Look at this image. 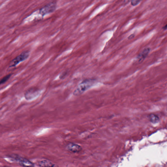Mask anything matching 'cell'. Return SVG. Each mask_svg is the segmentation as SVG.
Wrapping results in <instances>:
<instances>
[{
	"label": "cell",
	"instance_id": "1",
	"mask_svg": "<svg viewBox=\"0 0 167 167\" xmlns=\"http://www.w3.org/2000/svg\"><path fill=\"white\" fill-rule=\"evenodd\" d=\"M96 83L95 79H88L83 80L81 83H80L78 85L76 89L74 91L73 94L75 96H78L83 94L87 89H89L91 87L93 86Z\"/></svg>",
	"mask_w": 167,
	"mask_h": 167
},
{
	"label": "cell",
	"instance_id": "2",
	"mask_svg": "<svg viewBox=\"0 0 167 167\" xmlns=\"http://www.w3.org/2000/svg\"><path fill=\"white\" fill-rule=\"evenodd\" d=\"M10 159L17 163L19 165L23 167H34V164L25 158L16 155H8Z\"/></svg>",
	"mask_w": 167,
	"mask_h": 167
},
{
	"label": "cell",
	"instance_id": "3",
	"mask_svg": "<svg viewBox=\"0 0 167 167\" xmlns=\"http://www.w3.org/2000/svg\"><path fill=\"white\" fill-rule=\"evenodd\" d=\"M29 56H30V52L26 50L22 52V53L20 54L19 55H18L15 58H14L11 61V62L10 63L9 67L12 68L15 67L20 63L26 60L29 57Z\"/></svg>",
	"mask_w": 167,
	"mask_h": 167
},
{
	"label": "cell",
	"instance_id": "4",
	"mask_svg": "<svg viewBox=\"0 0 167 167\" xmlns=\"http://www.w3.org/2000/svg\"><path fill=\"white\" fill-rule=\"evenodd\" d=\"M57 3L55 2H52L47 3L39 10V13L42 16L52 13L56 9Z\"/></svg>",
	"mask_w": 167,
	"mask_h": 167
},
{
	"label": "cell",
	"instance_id": "5",
	"mask_svg": "<svg viewBox=\"0 0 167 167\" xmlns=\"http://www.w3.org/2000/svg\"><path fill=\"white\" fill-rule=\"evenodd\" d=\"M40 91L37 87H30L24 93V96L27 100H32L36 98L39 94Z\"/></svg>",
	"mask_w": 167,
	"mask_h": 167
},
{
	"label": "cell",
	"instance_id": "6",
	"mask_svg": "<svg viewBox=\"0 0 167 167\" xmlns=\"http://www.w3.org/2000/svg\"><path fill=\"white\" fill-rule=\"evenodd\" d=\"M66 148L69 152L74 153L80 152L82 149L81 146H80L78 144H74L72 143L67 144L66 146Z\"/></svg>",
	"mask_w": 167,
	"mask_h": 167
},
{
	"label": "cell",
	"instance_id": "7",
	"mask_svg": "<svg viewBox=\"0 0 167 167\" xmlns=\"http://www.w3.org/2000/svg\"><path fill=\"white\" fill-rule=\"evenodd\" d=\"M150 49L148 47L142 50L137 57V60L138 61V62L141 63L144 61V60L145 59V58L147 57L148 53H150Z\"/></svg>",
	"mask_w": 167,
	"mask_h": 167
},
{
	"label": "cell",
	"instance_id": "8",
	"mask_svg": "<svg viewBox=\"0 0 167 167\" xmlns=\"http://www.w3.org/2000/svg\"><path fill=\"white\" fill-rule=\"evenodd\" d=\"M38 165L40 167H54L55 165L49 160H42L39 161Z\"/></svg>",
	"mask_w": 167,
	"mask_h": 167
},
{
	"label": "cell",
	"instance_id": "9",
	"mask_svg": "<svg viewBox=\"0 0 167 167\" xmlns=\"http://www.w3.org/2000/svg\"><path fill=\"white\" fill-rule=\"evenodd\" d=\"M148 119L153 123H157L159 121V118L156 114L151 113L148 116Z\"/></svg>",
	"mask_w": 167,
	"mask_h": 167
},
{
	"label": "cell",
	"instance_id": "10",
	"mask_svg": "<svg viewBox=\"0 0 167 167\" xmlns=\"http://www.w3.org/2000/svg\"><path fill=\"white\" fill-rule=\"evenodd\" d=\"M11 75H12L11 74H9L8 75L5 76V77H3L2 79H1L0 80V86L5 84V83H6V82L8 81V80H9L10 78L11 77Z\"/></svg>",
	"mask_w": 167,
	"mask_h": 167
},
{
	"label": "cell",
	"instance_id": "11",
	"mask_svg": "<svg viewBox=\"0 0 167 167\" xmlns=\"http://www.w3.org/2000/svg\"><path fill=\"white\" fill-rule=\"evenodd\" d=\"M142 1L143 0H130L131 5L133 6H136Z\"/></svg>",
	"mask_w": 167,
	"mask_h": 167
},
{
	"label": "cell",
	"instance_id": "12",
	"mask_svg": "<svg viewBox=\"0 0 167 167\" xmlns=\"http://www.w3.org/2000/svg\"><path fill=\"white\" fill-rule=\"evenodd\" d=\"M66 75H67V73L66 72H64L61 74L60 77L61 79H63V78H65V76H66Z\"/></svg>",
	"mask_w": 167,
	"mask_h": 167
},
{
	"label": "cell",
	"instance_id": "13",
	"mask_svg": "<svg viewBox=\"0 0 167 167\" xmlns=\"http://www.w3.org/2000/svg\"><path fill=\"white\" fill-rule=\"evenodd\" d=\"M135 36V35L134 34H131L130 36H129L128 39H132Z\"/></svg>",
	"mask_w": 167,
	"mask_h": 167
},
{
	"label": "cell",
	"instance_id": "14",
	"mask_svg": "<svg viewBox=\"0 0 167 167\" xmlns=\"http://www.w3.org/2000/svg\"><path fill=\"white\" fill-rule=\"evenodd\" d=\"M163 30H167V23L165 25V26H164V27H163Z\"/></svg>",
	"mask_w": 167,
	"mask_h": 167
},
{
	"label": "cell",
	"instance_id": "15",
	"mask_svg": "<svg viewBox=\"0 0 167 167\" xmlns=\"http://www.w3.org/2000/svg\"><path fill=\"white\" fill-rule=\"evenodd\" d=\"M3 167H9V166H3Z\"/></svg>",
	"mask_w": 167,
	"mask_h": 167
}]
</instances>
